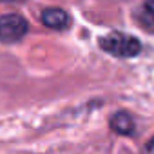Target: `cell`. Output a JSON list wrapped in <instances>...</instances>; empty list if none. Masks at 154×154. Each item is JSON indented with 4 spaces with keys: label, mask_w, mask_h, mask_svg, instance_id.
<instances>
[{
    "label": "cell",
    "mask_w": 154,
    "mask_h": 154,
    "mask_svg": "<svg viewBox=\"0 0 154 154\" xmlns=\"http://www.w3.org/2000/svg\"><path fill=\"white\" fill-rule=\"evenodd\" d=\"M40 18H42V24L45 27H51V29H56V31L67 29L69 22H71V17L60 8H45L42 11Z\"/></svg>",
    "instance_id": "obj_3"
},
{
    "label": "cell",
    "mask_w": 154,
    "mask_h": 154,
    "mask_svg": "<svg viewBox=\"0 0 154 154\" xmlns=\"http://www.w3.org/2000/svg\"><path fill=\"white\" fill-rule=\"evenodd\" d=\"M0 2H6V4H18L22 0H0Z\"/></svg>",
    "instance_id": "obj_7"
},
{
    "label": "cell",
    "mask_w": 154,
    "mask_h": 154,
    "mask_svg": "<svg viewBox=\"0 0 154 154\" xmlns=\"http://www.w3.org/2000/svg\"><path fill=\"white\" fill-rule=\"evenodd\" d=\"M100 47L118 58H132L141 53V42L127 33L122 31H112L105 36L100 38Z\"/></svg>",
    "instance_id": "obj_1"
},
{
    "label": "cell",
    "mask_w": 154,
    "mask_h": 154,
    "mask_svg": "<svg viewBox=\"0 0 154 154\" xmlns=\"http://www.w3.org/2000/svg\"><path fill=\"white\" fill-rule=\"evenodd\" d=\"M29 24L18 13H6L0 17V42L15 44L27 35Z\"/></svg>",
    "instance_id": "obj_2"
},
{
    "label": "cell",
    "mask_w": 154,
    "mask_h": 154,
    "mask_svg": "<svg viewBox=\"0 0 154 154\" xmlns=\"http://www.w3.org/2000/svg\"><path fill=\"white\" fill-rule=\"evenodd\" d=\"M145 150H147V152H152V154H154V136H152V138H150V140L147 141V145H145Z\"/></svg>",
    "instance_id": "obj_6"
},
{
    "label": "cell",
    "mask_w": 154,
    "mask_h": 154,
    "mask_svg": "<svg viewBox=\"0 0 154 154\" xmlns=\"http://www.w3.org/2000/svg\"><path fill=\"white\" fill-rule=\"evenodd\" d=\"M109 125L111 129L116 132V134H122V136H132L136 132V123H134V118L127 112V111H118L111 116L109 120Z\"/></svg>",
    "instance_id": "obj_4"
},
{
    "label": "cell",
    "mask_w": 154,
    "mask_h": 154,
    "mask_svg": "<svg viewBox=\"0 0 154 154\" xmlns=\"http://www.w3.org/2000/svg\"><path fill=\"white\" fill-rule=\"evenodd\" d=\"M136 20L145 31L154 33V0H145L141 4V8L136 11Z\"/></svg>",
    "instance_id": "obj_5"
}]
</instances>
